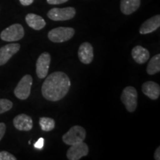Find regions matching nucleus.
<instances>
[{
	"instance_id": "obj_15",
	"label": "nucleus",
	"mask_w": 160,
	"mask_h": 160,
	"mask_svg": "<svg viewBox=\"0 0 160 160\" xmlns=\"http://www.w3.org/2000/svg\"><path fill=\"white\" fill-rule=\"evenodd\" d=\"M131 55L133 60L138 64L145 63L150 58L149 51L140 45L133 48L131 51Z\"/></svg>"
},
{
	"instance_id": "obj_25",
	"label": "nucleus",
	"mask_w": 160,
	"mask_h": 160,
	"mask_svg": "<svg viewBox=\"0 0 160 160\" xmlns=\"http://www.w3.org/2000/svg\"><path fill=\"white\" fill-rule=\"evenodd\" d=\"M34 0H19L20 3L24 6H28L33 2Z\"/></svg>"
},
{
	"instance_id": "obj_19",
	"label": "nucleus",
	"mask_w": 160,
	"mask_h": 160,
	"mask_svg": "<svg viewBox=\"0 0 160 160\" xmlns=\"http://www.w3.org/2000/svg\"><path fill=\"white\" fill-rule=\"evenodd\" d=\"M39 125L43 131L49 132L54 129L55 121L50 117H41L39 119Z\"/></svg>"
},
{
	"instance_id": "obj_26",
	"label": "nucleus",
	"mask_w": 160,
	"mask_h": 160,
	"mask_svg": "<svg viewBox=\"0 0 160 160\" xmlns=\"http://www.w3.org/2000/svg\"><path fill=\"white\" fill-rule=\"evenodd\" d=\"M154 159L156 160L160 159V147H158L157 149L156 150L155 153H154Z\"/></svg>"
},
{
	"instance_id": "obj_14",
	"label": "nucleus",
	"mask_w": 160,
	"mask_h": 160,
	"mask_svg": "<svg viewBox=\"0 0 160 160\" xmlns=\"http://www.w3.org/2000/svg\"><path fill=\"white\" fill-rule=\"evenodd\" d=\"M160 26V16L156 15L154 17L150 18L145 21L139 29V33L141 34H148L152 32L157 31Z\"/></svg>"
},
{
	"instance_id": "obj_24",
	"label": "nucleus",
	"mask_w": 160,
	"mask_h": 160,
	"mask_svg": "<svg viewBox=\"0 0 160 160\" xmlns=\"http://www.w3.org/2000/svg\"><path fill=\"white\" fill-rule=\"evenodd\" d=\"M68 0H47V2L50 5H60V4L65 3Z\"/></svg>"
},
{
	"instance_id": "obj_5",
	"label": "nucleus",
	"mask_w": 160,
	"mask_h": 160,
	"mask_svg": "<svg viewBox=\"0 0 160 160\" xmlns=\"http://www.w3.org/2000/svg\"><path fill=\"white\" fill-rule=\"evenodd\" d=\"M25 36V30L20 24H13L3 30L0 38L5 42H16L22 39Z\"/></svg>"
},
{
	"instance_id": "obj_9",
	"label": "nucleus",
	"mask_w": 160,
	"mask_h": 160,
	"mask_svg": "<svg viewBox=\"0 0 160 160\" xmlns=\"http://www.w3.org/2000/svg\"><path fill=\"white\" fill-rule=\"evenodd\" d=\"M89 149L87 144L83 142L72 145L67 151V158L69 160H79L88 154Z\"/></svg>"
},
{
	"instance_id": "obj_3",
	"label": "nucleus",
	"mask_w": 160,
	"mask_h": 160,
	"mask_svg": "<svg viewBox=\"0 0 160 160\" xmlns=\"http://www.w3.org/2000/svg\"><path fill=\"white\" fill-rule=\"evenodd\" d=\"M86 138V131L84 128L79 125H75L71 128L67 133L62 136V141L66 145H72L82 142Z\"/></svg>"
},
{
	"instance_id": "obj_22",
	"label": "nucleus",
	"mask_w": 160,
	"mask_h": 160,
	"mask_svg": "<svg viewBox=\"0 0 160 160\" xmlns=\"http://www.w3.org/2000/svg\"><path fill=\"white\" fill-rule=\"evenodd\" d=\"M44 144H45V139H44L43 138H40V139H38L37 141L35 142L34 148H35L42 150L43 148Z\"/></svg>"
},
{
	"instance_id": "obj_13",
	"label": "nucleus",
	"mask_w": 160,
	"mask_h": 160,
	"mask_svg": "<svg viewBox=\"0 0 160 160\" xmlns=\"http://www.w3.org/2000/svg\"><path fill=\"white\" fill-rule=\"evenodd\" d=\"M142 91L145 96L152 100H156L159 97L160 86L153 81L145 82L142 87Z\"/></svg>"
},
{
	"instance_id": "obj_7",
	"label": "nucleus",
	"mask_w": 160,
	"mask_h": 160,
	"mask_svg": "<svg viewBox=\"0 0 160 160\" xmlns=\"http://www.w3.org/2000/svg\"><path fill=\"white\" fill-rule=\"evenodd\" d=\"M48 17L53 21H66L73 19L76 15L74 8L68 7L64 8H52L48 13Z\"/></svg>"
},
{
	"instance_id": "obj_2",
	"label": "nucleus",
	"mask_w": 160,
	"mask_h": 160,
	"mask_svg": "<svg viewBox=\"0 0 160 160\" xmlns=\"http://www.w3.org/2000/svg\"><path fill=\"white\" fill-rule=\"evenodd\" d=\"M121 100L128 111L131 113L134 112L137 108L138 101V93L135 88L132 86L125 88L122 93Z\"/></svg>"
},
{
	"instance_id": "obj_1",
	"label": "nucleus",
	"mask_w": 160,
	"mask_h": 160,
	"mask_svg": "<svg viewBox=\"0 0 160 160\" xmlns=\"http://www.w3.org/2000/svg\"><path fill=\"white\" fill-rule=\"evenodd\" d=\"M71 80L68 76L61 71L53 72L48 76L42 86V94L45 99L57 102L68 93Z\"/></svg>"
},
{
	"instance_id": "obj_11",
	"label": "nucleus",
	"mask_w": 160,
	"mask_h": 160,
	"mask_svg": "<svg viewBox=\"0 0 160 160\" xmlns=\"http://www.w3.org/2000/svg\"><path fill=\"white\" fill-rule=\"evenodd\" d=\"M78 57L82 63L88 65L93 59V48L89 42H84L79 46Z\"/></svg>"
},
{
	"instance_id": "obj_4",
	"label": "nucleus",
	"mask_w": 160,
	"mask_h": 160,
	"mask_svg": "<svg viewBox=\"0 0 160 160\" xmlns=\"http://www.w3.org/2000/svg\"><path fill=\"white\" fill-rule=\"evenodd\" d=\"M75 33L74 29L72 28L59 27L52 29L49 31L48 39L55 43H62L68 41L73 37Z\"/></svg>"
},
{
	"instance_id": "obj_6",
	"label": "nucleus",
	"mask_w": 160,
	"mask_h": 160,
	"mask_svg": "<svg viewBox=\"0 0 160 160\" xmlns=\"http://www.w3.org/2000/svg\"><path fill=\"white\" fill-rule=\"evenodd\" d=\"M32 84H33V78L29 74L24 76L14 89L16 97L21 100L27 99L31 95Z\"/></svg>"
},
{
	"instance_id": "obj_18",
	"label": "nucleus",
	"mask_w": 160,
	"mask_h": 160,
	"mask_svg": "<svg viewBox=\"0 0 160 160\" xmlns=\"http://www.w3.org/2000/svg\"><path fill=\"white\" fill-rule=\"evenodd\" d=\"M160 71V54L155 55L151 58L147 66V73L149 75H154Z\"/></svg>"
},
{
	"instance_id": "obj_16",
	"label": "nucleus",
	"mask_w": 160,
	"mask_h": 160,
	"mask_svg": "<svg viewBox=\"0 0 160 160\" xmlns=\"http://www.w3.org/2000/svg\"><path fill=\"white\" fill-rule=\"evenodd\" d=\"M25 21L31 28L39 31L45 28L46 22L45 19L39 15L34 14V13H28L25 17Z\"/></svg>"
},
{
	"instance_id": "obj_10",
	"label": "nucleus",
	"mask_w": 160,
	"mask_h": 160,
	"mask_svg": "<svg viewBox=\"0 0 160 160\" xmlns=\"http://www.w3.org/2000/svg\"><path fill=\"white\" fill-rule=\"evenodd\" d=\"M20 49V45L18 43H11L0 48V66L5 65L9 59L15 55Z\"/></svg>"
},
{
	"instance_id": "obj_21",
	"label": "nucleus",
	"mask_w": 160,
	"mask_h": 160,
	"mask_svg": "<svg viewBox=\"0 0 160 160\" xmlns=\"http://www.w3.org/2000/svg\"><path fill=\"white\" fill-rule=\"evenodd\" d=\"M0 160H17V158L9 152L3 151L0 152Z\"/></svg>"
},
{
	"instance_id": "obj_8",
	"label": "nucleus",
	"mask_w": 160,
	"mask_h": 160,
	"mask_svg": "<svg viewBox=\"0 0 160 160\" xmlns=\"http://www.w3.org/2000/svg\"><path fill=\"white\" fill-rule=\"evenodd\" d=\"M51 57L49 53L45 52L39 56L36 63V71L37 75L39 79H44L47 77L49 71V67L51 65Z\"/></svg>"
},
{
	"instance_id": "obj_23",
	"label": "nucleus",
	"mask_w": 160,
	"mask_h": 160,
	"mask_svg": "<svg viewBox=\"0 0 160 160\" xmlns=\"http://www.w3.org/2000/svg\"><path fill=\"white\" fill-rule=\"evenodd\" d=\"M6 131V125L5 123L0 122V141L2 139Z\"/></svg>"
},
{
	"instance_id": "obj_12",
	"label": "nucleus",
	"mask_w": 160,
	"mask_h": 160,
	"mask_svg": "<svg viewBox=\"0 0 160 160\" xmlns=\"http://www.w3.org/2000/svg\"><path fill=\"white\" fill-rule=\"evenodd\" d=\"M13 125L17 130L21 131H29L33 128V120L29 116L19 114L13 119Z\"/></svg>"
},
{
	"instance_id": "obj_17",
	"label": "nucleus",
	"mask_w": 160,
	"mask_h": 160,
	"mask_svg": "<svg viewBox=\"0 0 160 160\" xmlns=\"http://www.w3.org/2000/svg\"><path fill=\"white\" fill-rule=\"evenodd\" d=\"M140 6V0H121L120 9L125 15H131L137 11Z\"/></svg>"
},
{
	"instance_id": "obj_20",
	"label": "nucleus",
	"mask_w": 160,
	"mask_h": 160,
	"mask_svg": "<svg viewBox=\"0 0 160 160\" xmlns=\"http://www.w3.org/2000/svg\"><path fill=\"white\" fill-rule=\"evenodd\" d=\"M13 107V102L7 99H0V114L10 111Z\"/></svg>"
}]
</instances>
